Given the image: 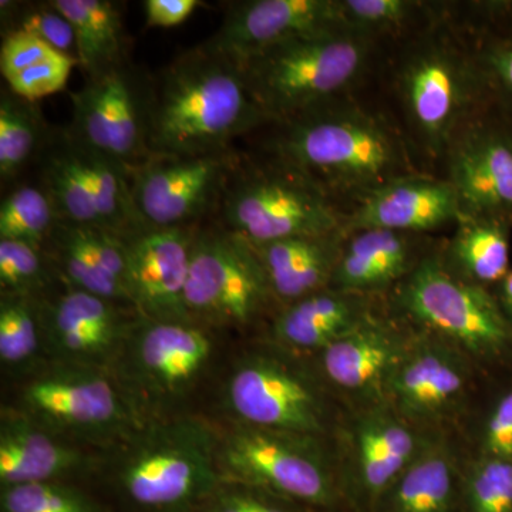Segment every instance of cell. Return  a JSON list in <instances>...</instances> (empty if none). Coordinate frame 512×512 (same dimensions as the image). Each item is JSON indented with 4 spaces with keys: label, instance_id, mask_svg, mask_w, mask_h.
<instances>
[{
    "label": "cell",
    "instance_id": "cell-1",
    "mask_svg": "<svg viewBox=\"0 0 512 512\" xmlns=\"http://www.w3.org/2000/svg\"><path fill=\"white\" fill-rule=\"evenodd\" d=\"M151 156H207L272 123L242 67L207 43L175 57L146 83Z\"/></svg>",
    "mask_w": 512,
    "mask_h": 512
},
{
    "label": "cell",
    "instance_id": "cell-2",
    "mask_svg": "<svg viewBox=\"0 0 512 512\" xmlns=\"http://www.w3.org/2000/svg\"><path fill=\"white\" fill-rule=\"evenodd\" d=\"M106 451L101 471L128 512H197L222 481L218 429L200 417L144 421Z\"/></svg>",
    "mask_w": 512,
    "mask_h": 512
},
{
    "label": "cell",
    "instance_id": "cell-3",
    "mask_svg": "<svg viewBox=\"0 0 512 512\" xmlns=\"http://www.w3.org/2000/svg\"><path fill=\"white\" fill-rule=\"evenodd\" d=\"M276 124L272 158L328 194L356 192L363 198L413 174L396 134L365 111L329 103Z\"/></svg>",
    "mask_w": 512,
    "mask_h": 512
},
{
    "label": "cell",
    "instance_id": "cell-4",
    "mask_svg": "<svg viewBox=\"0 0 512 512\" xmlns=\"http://www.w3.org/2000/svg\"><path fill=\"white\" fill-rule=\"evenodd\" d=\"M375 36L336 29L299 37L239 64L272 123L333 103L366 66Z\"/></svg>",
    "mask_w": 512,
    "mask_h": 512
},
{
    "label": "cell",
    "instance_id": "cell-5",
    "mask_svg": "<svg viewBox=\"0 0 512 512\" xmlns=\"http://www.w3.org/2000/svg\"><path fill=\"white\" fill-rule=\"evenodd\" d=\"M212 328L138 315L111 373L143 421L177 416L215 356Z\"/></svg>",
    "mask_w": 512,
    "mask_h": 512
},
{
    "label": "cell",
    "instance_id": "cell-6",
    "mask_svg": "<svg viewBox=\"0 0 512 512\" xmlns=\"http://www.w3.org/2000/svg\"><path fill=\"white\" fill-rule=\"evenodd\" d=\"M215 215L218 224L249 244L345 229L328 192L274 158L262 167L239 158Z\"/></svg>",
    "mask_w": 512,
    "mask_h": 512
},
{
    "label": "cell",
    "instance_id": "cell-7",
    "mask_svg": "<svg viewBox=\"0 0 512 512\" xmlns=\"http://www.w3.org/2000/svg\"><path fill=\"white\" fill-rule=\"evenodd\" d=\"M323 439L231 423L218 429L222 480L261 488L312 510H346L339 467Z\"/></svg>",
    "mask_w": 512,
    "mask_h": 512
},
{
    "label": "cell",
    "instance_id": "cell-8",
    "mask_svg": "<svg viewBox=\"0 0 512 512\" xmlns=\"http://www.w3.org/2000/svg\"><path fill=\"white\" fill-rule=\"evenodd\" d=\"M16 409L74 443L106 451L144 423L110 370L53 363L26 377Z\"/></svg>",
    "mask_w": 512,
    "mask_h": 512
},
{
    "label": "cell",
    "instance_id": "cell-9",
    "mask_svg": "<svg viewBox=\"0 0 512 512\" xmlns=\"http://www.w3.org/2000/svg\"><path fill=\"white\" fill-rule=\"evenodd\" d=\"M239 357L224 384V406L234 423L325 439L332 409L325 386L272 345Z\"/></svg>",
    "mask_w": 512,
    "mask_h": 512
},
{
    "label": "cell",
    "instance_id": "cell-10",
    "mask_svg": "<svg viewBox=\"0 0 512 512\" xmlns=\"http://www.w3.org/2000/svg\"><path fill=\"white\" fill-rule=\"evenodd\" d=\"M397 306L424 332L456 346L470 359H493L512 343L500 303L484 286L451 271L439 256L420 259L399 284Z\"/></svg>",
    "mask_w": 512,
    "mask_h": 512
},
{
    "label": "cell",
    "instance_id": "cell-11",
    "mask_svg": "<svg viewBox=\"0 0 512 512\" xmlns=\"http://www.w3.org/2000/svg\"><path fill=\"white\" fill-rule=\"evenodd\" d=\"M484 84L476 56L446 37H427L407 53L397 77L400 100L414 136L431 156H446Z\"/></svg>",
    "mask_w": 512,
    "mask_h": 512
},
{
    "label": "cell",
    "instance_id": "cell-12",
    "mask_svg": "<svg viewBox=\"0 0 512 512\" xmlns=\"http://www.w3.org/2000/svg\"><path fill=\"white\" fill-rule=\"evenodd\" d=\"M214 222L195 232L185 306L208 328L245 329L275 301L251 244Z\"/></svg>",
    "mask_w": 512,
    "mask_h": 512
},
{
    "label": "cell",
    "instance_id": "cell-13",
    "mask_svg": "<svg viewBox=\"0 0 512 512\" xmlns=\"http://www.w3.org/2000/svg\"><path fill=\"white\" fill-rule=\"evenodd\" d=\"M239 160L234 150L207 156H151L128 170L141 220L151 227L200 225L215 214Z\"/></svg>",
    "mask_w": 512,
    "mask_h": 512
},
{
    "label": "cell",
    "instance_id": "cell-14",
    "mask_svg": "<svg viewBox=\"0 0 512 512\" xmlns=\"http://www.w3.org/2000/svg\"><path fill=\"white\" fill-rule=\"evenodd\" d=\"M147 77L130 62L89 74L70 94L73 123L67 130L94 151L130 168L151 157L147 146Z\"/></svg>",
    "mask_w": 512,
    "mask_h": 512
},
{
    "label": "cell",
    "instance_id": "cell-15",
    "mask_svg": "<svg viewBox=\"0 0 512 512\" xmlns=\"http://www.w3.org/2000/svg\"><path fill=\"white\" fill-rule=\"evenodd\" d=\"M470 357L430 333L413 336L410 348L384 389L383 403L413 427H433L450 420L466 402L471 384Z\"/></svg>",
    "mask_w": 512,
    "mask_h": 512
},
{
    "label": "cell",
    "instance_id": "cell-16",
    "mask_svg": "<svg viewBox=\"0 0 512 512\" xmlns=\"http://www.w3.org/2000/svg\"><path fill=\"white\" fill-rule=\"evenodd\" d=\"M138 313L66 286L55 298L40 299L43 345L50 362L113 369Z\"/></svg>",
    "mask_w": 512,
    "mask_h": 512
},
{
    "label": "cell",
    "instance_id": "cell-17",
    "mask_svg": "<svg viewBox=\"0 0 512 512\" xmlns=\"http://www.w3.org/2000/svg\"><path fill=\"white\" fill-rule=\"evenodd\" d=\"M430 433L397 416L386 404L363 407L349 431V466L340 467L343 503L372 512L379 498L416 458Z\"/></svg>",
    "mask_w": 512,
    "mask_h": 512
},
{
    "label": "cell",
    "instance_id": "cell-18",
    "mask_svg": "<svg viewBox=\"0 0 512 512\" xmlns=\"http://www.w3.org/2000/svg\"><path fill=\"white\" fill-rule=\"evenodd\" d=\"M198 227L146 225L121 237L126 248L128 298L138 315L153 320H192L185 306V288Z\"/></svg>",
    "mask_w": 512,
    "mask_h": 512
},
{
    "label": "cell",
    "instance_id": "cell-19",
    "mask_svg": "<svg viewBox=\"0 0 512 512\" xmlns=\"http://www.w3.org/2000/svg\"><path fill=\"white\" fill-rule=\"evenodd\" d=\"M345 28L340 0H245L229 5L205 43L241 64L299 37Z\"/></svg>",
    "mask_w": 512,
    "mask_h": 512
},
{
    "label": "cell",
    "instance_id": "cell-20",
    "mask_svg": "<svg viewBox=\"0 0 512 512\" xmlns=\"http://www.w3.org/2000/svg\"><path fill=\"white\" fill-rule=\"evenodd\" d=\"M40 426L16 407L0 417V487L30 483H76L100 473L104 454Z\"/></svg>",
    "mask_w": 512,
    "mask_h": 512
},
{
    "label": "cell",
    "instance_id": "cell-21",
    "mask_svg": "<svg viewBox=\"0 0 512 512\" xmlns=\"http://www.w3.org/2000/svg\"><path fill=\"white\" fill-rule=\"evenodd\" d=\"M448 178L463 218L512 221V137L500 128L467 124L448 148Z\"/></svg>",
    "mask_w": 512,
    "mask_h": 512
},
{
    "label": "cell",
    "instance_id": "cell-22",
    "mask_svg": "<svg viewBox=\"0 0 512 512\" xmlns=\"http://www.w3.org/2000/svg\"><path fill=\"white\" fill-rule=\"evenodd\" d=\"M413 336L370 316L318 353L322 379L363 407L382 404L387 380L402 362Z\"/></svg>",
    "mask_w": 512,
    "mask_h": 512
},
{
    "label": "cell",
    "instance_id": "cell-23",
    "mask_svg": "<svg viewBox=\"0 0 512 512\" xmlns=\"http://www.w3.org/2000/svg\"><path fill=\"white\" fill-rule=\"evenodd\" d=\"M461 220L460 202L450 181L412 174L360 198L355 212L345 218V232L387 229L416 235Z\"/></svg>",
    "mask_w": 512,
    "mask_h": 512
},
{
    "label": "cell",
    "instance_id": "cell-24",
    "mask_svg": "<svg viewBox=\"0 0 512 512\" xmlns=\"http://www.w3.org/2000/svg\"><path fill=\"white\" fill-rule=\"evenodd\" d=\"M42 251L64 285L133 306L127 292L126 248L116 232L60 220Z\"/></svg>",
    "mask_w": 512,
    "mask_h": 512
},
{
    "label": "cell",
    "instance_id": "cell-25",
    "mask_svg": "<svg viewBox=\"0 0 512 512\" xmlns=\"http://www.w3.org/2000/svg\"><path fill=\"white\" fill-rule=\"evenodd\" d=\"M346 238L345 229H340L332 234L251 244L274 301L281 303L282 308L328 289Z\"/></svg>",
    "mask_w": 512,
    "mask_h": 512
},
{
    "label": "cell",
    "instance_id": "cell-26",
    "mask_svg": "<svg viewBox=\"0 0 512 512\" xmlns=\"http://www.w3.org/2000/svg\"><path fill=\"white\" fill-rule=\"evenodd\" d=\"M464 468L440 433L387 488L372 512H463Z\"/></svg>",
    "mask_w": 512,
    "mask_h": 512
},
{
    "label": "cell",
    "instance_id": "cell-27",
    "mask_svg": "<svg viewBox=\"0 0 512 512\" xmlns=\"http://www.w3.org/2000/svg\"><path fill=\"white\" fill-rule=\"evenodd\" d=\"M370 316L366 296L323 289L282 306L272 322L271 342L293 355H318Z\"/></svg>",
    "mask_w": 512,
    "mask_h": 512
},
{
    "label": "cell",
    "instance_id": "cell-28",
    "mask_svg": "<svg viewBox=\"0 0 512 512\" xmlns=\"http://www.w3.org/2000/svg\"><path fill=\"white\" fill-rule=\"evenodd\" d=\"M414 235L363 229L346 238L329 288L367 296L402 282L416 268Z\"/></svg>",
    "mask_w": 512,
    "mask_h": 512
},
{
    "label": "cell",
    "instance_id": "cell-29",
    "mask_svg": "<svg viewBox=\"0 0 512 512\" xmlns=\"http://www.w3.org/2000/svg\"><path fill=\"white\" fill-rule=\"evenodd\" d=\"M72 23L77 60L86 76L128 62L121 5L111 0H50Z\"/></svg>",
    "mask_w": 512,
    "mask_h": 512
},
{
    "label": "cell",
    "instance_id": "cell-30",
    "mask_svg": "<svg viewBox=\"0 0 512 512\" xmlns=\"http://www.w3.org/2000/svg\"><path fill=\"white\" fill-rule=\"evenodd\" d=\"M39 157L42 187L55 202L60 220L103 228L92 181L69 130L49 134Z\"/></svg>",
    "mask_w": 512,
    "mask_h": 512
},
{
    "label": "cell",
    "instance_id": "cell-31",
    "mask_svg": "<svg viewBox=\"0 0 512 512\" xmlns=\"http://www.w3.org/2000/svg\"><path fill=\"white\" fill-rule=\"evenodd\" d=\"M451 271L473 284H500L510 274L507 222L490 218H463L448 247Z\"/></svg>",
    "mask_w": 512,
    "mask_h": 512
},
{
    "label": "cell",
    "instance_id": "cell-32",
    "mask_svg": "<svg viewBox=\"0 0 512 512\" xmlns=\"http://www.w3.org/2000/svg\"><path fill=\"white\" fill-rule=\"evenodd\" d=\"M42 117L32 101L8 90L0 97V178L12 181L45 147Z\"/></svg>",
    "mask_w": 512,
    "mask_h": 512
},
{
    "label": "cell",
    "instance_id": "cell-33",
    "mask_svg": "<svg viewBox=\"0 0 512 512\" xmlns=\"http://www.w3.org/2000/svg\"><path fill=\"white\" fill-rule=\"evenodd\" d=\"M45 353L40 299L2 295L0 299V362L6 369L28 370Z\"/></svg>",
    "mask_w": 512,
    "mask_h": 512
},
{
    "label": "cell",
    "instance_id": "cell-34",
    "mask_svg": "<svg viewBox=\"0 0 512 512\" xmlns=\"http://www.w3.org/2000/svg\"><path fill=\"white\" fill-rule=\"evenodd\" d=\"M59 221L55 202L42 185H20L0 205V239L42 249Z\"/></svg>",
    "mask_w": 512,
    "mask_h": 512
},
{
    "label": "cell",
    "instance_id": "cell-35",
    "mask_svg": "<svg viewBox=\"0 0 512 512\" xmlns=\"http://www.w3.org/2000/svg\"><path fill=\"white\" fill-rule=\"evenodd\" d=\"M0 512H109L76 483H30L0 487Z\"/></svg>",
    "mask_w": 512,
    "mask_h": 512
},
{
    "label": "cell",
    "instance_id": "cell-36",
    "mask_svg": "<svg viewBox=\"0 0 512 512\" xmlns=\"http://www.w3.org/2000/svg\"><path fill=\"white\" fill-rule=\"evenodd\" d=\"M53 276L59 278L52 262L42 249L25 242L0 239L2 295L46 298V291L52 284Z\"/></svg>",
    "mask_w": 512,
    "mask_h": 512
},
{
    "label": "cell",
    "instance_id": "cell-37",
    "mask_svg": "<svg viewBox=\"0 0 512 512\" xmlns=\"http://www.w3.org/2000/svg\"><path fill=\"white\" fill-rule=\"evenodd\" d=\"M463 512H512V461L478 456L464 467Z\"/></svg>",
    "mask_w": 512,
    "mask_h": 512
},
{
    "label": "cell",
    "instance_id": "cell-38",
    "mask_svg": "<svg viewBox=\"0 0 512 512\" xmlns=\"http://www.w3.org/2000/svg\"><path fill=\"white\" fill-rule=\"evenodd\" d=\"M197 512H322L251 485L222 480Z\"/></svg>",
    "mask_w": 512,
    "mask_h": 512
},
{
    "label": "cell",
    "instance_id": "cell-39",
    "mask_svg": "<svg viewBox=\"0 0 512 512\" xmlns=\"http://www.w3.org/2000/svg\"><path fill=\"white\" fill-rule=\"evenodd\" d=\"M8 3L13 13L12 15H2V18L3 20L6 18L12 19V22H16L15 28L10 32L22 30V32L29 33V35L42 40L46 45L55 49L56 52L77 59L76 36H74L72 23L64 18L59 10L53 8L52 3L46 2L40 3L39 6H25L20 12H18L16 3Z\"/></svg>",
    "mask_w": 512,
    "mask_h": 512
},
{
    "label": "cell",
    "instance_id": "cell-40",
    "mask_svg": "<svg viewBox=\"0 0 512 512\" xmlns=\"http://www.w3.org/2000/svg\"><path fill=\"white\" fill-rule=\"evenodd\" d=\"M342 18L348 29L376 36L402 28L420 9L410 0H340Z\"/></svg>",
    "mask_w": 512,
    "mask_h": 512
},
{
    "label": "cell",
    "instance_id": "cell-41",
    "mask_svg": "<svg viewBox=\"0 0 512 512\" xmlns=\"http://www.w3.org/2000/svg\"><path fill=\"white\" fill-rule=\"evenodd\" d=\"M74 66H79L77 59L57 52L8 80V89L16 96L35 103L62 92Z\"/></svg>",
    "mask_w": 512,
    "mask_h": 512
},
{
    "label": "cell",
    "instance_id": "cell-42",
    "mask_svg": "<svg viewBox=\"0 0 512 512\" xmlns=\"http://www.w3.org/2000/svg\"><path fill=\"white\" fill-rule=\"evenodd\" d=\"M55 53L56 50L45 42L22 30L6 33L0 49V72L8 82L33 64L42 62Z\"/></svg>",
    "mask_w": 512,
    "mask_h": 512
},
{
    "label": "cell",
    "instance_id": "cell-43",
    "mask_svg": "<svg viewBox=\"0 0 512 512\" xmlns=\"http://www.w3.org/2000/svg\"><path fill=\"white\" fill-rule=\"evenodd\" d=\"M480 456L512 461V389L498 400L488 416Z\"/></svg>",
    "mask_w": 512,
    "mask_h": 512
},
{
    "label": "cell",
    "instance_id": "cell-44",
    "mask_svg": "<svg viewBox=\"0 0 512 512\" xmlns=\"http://www.w3.org/2000/svg\"><path fill=\"white\" fill-rule=\"evenodd\" d=\"M476 62L487 86H493L512 104V39L488 42L476 55Z\"/></svg>",
    "mask_w": 512,
    "mask_h": 512
},
{
    "label": "cell",
    "instance_id": "cell-45",
    "mask_svg": "<svg viewBox=\"0 0 512 512\" xmlns=\"http://www.w3.org/2000/svg\"><path fill=\"white\" fill-rule=\"evenodd\" d=\"M201 5L200 0H146V28H174L190 19Z\"/></svg>",
    "mask_w": 512,
    "mask_h": 512
},
{
    "label": "cell",
    "instance_id": "cell-46",
    "mask_svg": "<svg viewBox=\"0 0 512 512\" xmlns=\"http://www.w3.org/2000/svg\"><path fill=\"white\" fill-rule=\"evenodd\" d=\"M497 301L512 328V271L500 282V295Z\"/></svg>",
    "mask_w": 512,
    "mask_h": 512
},
{
    "label": "cell",
    "instance_id": "cell-47",
    "mask_svg": "<svg viewBox=\"0 0 512 512\" xmlns=\"http://www.w3.org/2000/svg\"><path fill=\"white\" fill-rule=\"evenodd\" d=\"M328 512H350L349 510L328 511Z\"/></svg>",
    "mask_w": 512,
    "mask_h": 512
}]
</instances>
